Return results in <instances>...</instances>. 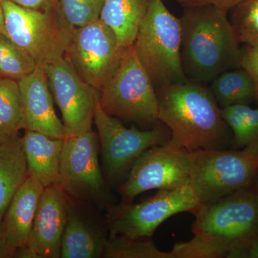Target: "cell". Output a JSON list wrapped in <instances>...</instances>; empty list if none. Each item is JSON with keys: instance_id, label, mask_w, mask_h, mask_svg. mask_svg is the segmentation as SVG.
Masks as SVG:
<instances>
[{"instance_id": "obj_12", "label": "cell", "mask_w": 258, "mask_h": 258, "mask_svg": "<svg viewBox=\"0 0 258 258\" xmlns=\"http://www.w3.org/2000/svg\"><path fill=\"white\" fill-rule=\"evenodd\" d=\"M190 152L164 145L144 151L134 163L118 192L124 203L152 189H174L189 184Z\"/></svg>"}, {"instance_id": "obj_19", "label": "cell", "mask_w": 258, "mask_h": 258, "mask_svg": "<svg viewBox=\"0 0 258 258\" xmlns=\"http://www.w3.org/2000/svg\"><path fill=\"white\" fill-rule=\"evenodd\" d=\"M151 0H105L100 20L113 30L122 49L135 42Z\"/></svg>"}, {"instance_id": "obj_21", "label": "cell", "mask_w": 258, "mask_h": 258, "mask_svg": "<svg viewBox=\"0 0 258 258\" xmlns=\"http://www.w3.org/2000/svg\"><path fill=\"white\" fill-rule=\"evenodd\" d=\"M210 90L220 108L249 105L256 100L253 81L242 67L219 75L212 81Z\"/></svg>"}, {"instance_id": "obj_25", "label": "cell", "mask_w": 258, "mask_h": 258, "mask_svg": "<svg viewBox=\"0 0 258 258\" xmlns=\"http://www.w3.org/2000/svg\"><path fill=\"white\" fill-rule=\"evenodd\" d=\"M37 64L32 57L0 32V79L20 81L31 74Z\"/></svg>"}, {"instance_id": "obj_10", "label": "cell", "mask_w": 258, "mask_h": 258, "mask_svg": "<svg viewBox=\"0 0 258 258\" xmlns=\"http://www.w3.org/2000/svg\"><path fill=\"white\" fill-rule=\"evenodd\" d=\"M98 141L91 129L74 137H64L60 181L68 196L108 210L114 205L98 160Z\"/></svg>"}, {"instance_id": "obj_2", "label": "cell", "mask_w": 258, "mask_h": 258, "mask_svg": "<svg viewBox=\"0 0 258 258\" xmlns=\"http://www.w3.org/2000/svg\"><path fill=\"white\" fill-rule=\"evenodd\" d=\"M227 13L212 5L184 8L181 61L189 81L211 83L225 71L241 67L240 42Z\"/></svg>"}, {"instance_id": "obj_8", "label": "cell", "mask_w": 258, "mask_h": 258, "mask_svg": "<svg viewBox=\"0 0 258 258\" xmlns=\"http://www.w3.org/2000/svg\"><path fill=\"white\" fill-rule=\"evenodd\" d=\"M202 206L191 185L174 189H159L138 204L122 202L107 210L109 237L152 238L158 227L169 217L181 212L195 214Z\"/></svg>"}, {"instance_id": "obj_23", "label": "cell", "mask_w": 258, "mask_h": 258, "mask_svg": "<svg viewBox=\"0 0 258 258\" xmlns=\"http://www.w3.org/2000/svg\"><path fill=\"white\" fill-rule=\"evenodd\" d=\"M0 125L11 137L25 129L23 99L15 80L0 79Z\"/></svg>"}, {"instance_id": "obj_29", "label": "cell", "mask_w": 258, "mask_h": 258, "mask_svg": "<svg viewBox=\"0 0 258 258\" xmlns=\"http://www.w3.org/2000/svg\"><path fill=\"white\" fill-rule=\"evenodd\" d=\"M242 60L241 67L245 70L253 81L258 101V48L244 45L241 47Z\"/></svg>"}, {"instance_id": "obj_18", "label": "cell", "mask_w": 258, "mask_h": 258, "mask_svg": "<svg viewBox=\"0 0 258 258\" xmlns=\"http://www.w3.org/2000/svg\"><path fill=\"white\" fill-rule=\"evenodd\" d=\"M21 139L30 175L45 188L59 184L64 139L27 129Z\"/></svg>"}, {"instance_id": "obj_32", "label": "cell", "mask_w": 258, "mask_h": 258, "mask_svg": "<svg viewBox=\"0 0 258 258\" xmlns=\"http://www.w3.org/2000/svg\"><path fill=\"white\" fill-rule=\"evenodd\" d=\"M14 257L7 241L3 220H0V258Z\"/></svg>"}, {"instance_id": "obj_5", "label": "cell", "mask_w": 258, "mask_h": 258, "mask_svg": "<svg viewBox=\"0 0 258 258\" xmlns=\"http://www.w3.org/2000/svg\"><path fill=\"white\" fill-rule=\"evenodd\" d=\"M194 216L193 235L216 242L228 252L249 249L258 241V191L249 187L202 205Z\"/></svg>"}, {"instance_id": "obj_11", "label": "cell", "mask_w": 258, "mask_h": 258, "mask_svg": "<svg viewBox=\"0 0 258 258\" xmlns=\"http://www.w3.org/2000/svg\"><path fill=\"white\" fill-rule=\"evenodd\" d=\"M126 50L100 19L74 28L64 56L85 82L101 91L119 66Z\"/></svg>"}, {"instance_id": "obj_24", "label": "cell", "mask_w": 258, "mask_h": 258, "mask_svg": "<svg viewBox=\"0 0 258 258\" xmlns=\"http://www.w3.org/2000/svg\"><path fill=\"white\" fill-rule=\"evenodd\" d=\"M103 258H174L171 252L158 248L152 238L132 239L108 236Z\"/></svg>"}, {"instance_id": "obj_31", "label": "cell", "mask_w": 258, "mask_h": 258, "mask_svg": "<svg viewBox=\"0 0 258 258\" xmlns=\"http://www.w3.org/2000/svg\"><path fill=\"white\" fill-rule=\"evenodd\" d=\"M19 6L38 11H48L54 9L57 5V0H8Z\"/></svg>"}, {"instance_id": "obj_6", "label": "cell", "mask_w": 258, "mask_h": 258, "mask_svg": "<svg viewBox=\"0 0 258 258\" xmlns=\"http://www.w3.org/2000/svg\"><path fill=\"white\" fill-rule=\"evenodd\" d=\"M189 184L202 205L250 187L258 176V146L241 151L198 150L190 152Z\"/></svg>"}, {"instance_id": "obj_27", "label": "cell", "mask_w": 258, "mask_h": 258, "mask_svg": "<svg viewBox=\"0 0 258 258\" xmlns=\"http://www.w3.org/2000/svg\"><path fill=\"white\" fill-rule=\"evenodd\" d=\"M105 0H57V7L64 20L78 28L100 18Z\"/></svg>"}, {"instance_id": "obj_4", "label": "cell", "mask_w": 258, "mask_h": 258, "mask_svg": "<svg viewBox=\"0 0 258 258\" xmlns=\"http://www.w3.org/2000/svg\"><path fill=\"white\" fill-rule=\"evenodd\" d=\"M99 105L107 114L128 123L151 128L161 123L157 91L134 45L100 91Z\"/></svg>"}, {"instance_id": "obj_17", "label": "cell", "mask_w": 258, "mask_h": 258, "mask_svg": "<svg viewBox=\"0 0 258 258\" xmlns=\"http://www.w3.org/2000/svg\"><path fill=\"white\" fill-rule=\"evenodd\" d=\"M44 189L38 180L29 176L13 197L3 217L7 241L14 257L15 252L28 244Z\"/></svg>"}, {"instance_id": "obj_7", "label": "cell", "mask_w": 258, "mask_h": 258, "mask_svg": "<svg viewBox=\"0 0 258 258\" xmlns=\"http://www.w3.org/2000/svg\"><path fill=\"white\" fill-rule=\"evenodd\" d=\"M5 34L19 47L44 67L63 57L74 28L67 23L58 8L38 11L1 0Z\"/></svg>"}, {"instance_id": "obj_1", "label": "cell", "mask_w": 258, "mask_h": 258, "mask_svg": "<svg viewBox=\"0 0 258 258\" xmlns=\"http://www.w3.org/2000/svg\"><path fill=\"white\" fill-rule=\"evenodd\" d=\"M156 91L159 121L170 131L166 145L188 152L226 149L230 128L210 88L189 81Z\"/></svg>"}, {"instance_id": "obj_28", "label": "cell", "mask_w": 258, "mask_h": 258, "mask_svg": "<svg viewBox=\"0 0 258 258\" xmlns=\"http://www.w3.org/2000/svg\"><path fill=\"white\" fill-rule=\"evenodd\" d=\"M171 252L174 258H222L228 250L216 242L194 235L188 242H176Z\"/></svg>"}, {"instance_id": "obj_20", "label": "cell", "mask_w": 258, "mask_h": 258, "mask_svg": "<svg viewBox=\"0 0 258 258\" xmlns=\"http://www.w3.org/2000/svg\"><path fill=\"white\" fill-rule=\"evenodd\" d=\"M29 176L22 139L14 136L0 144V220Z\"/></svg>"}, {"instance_id": "obj_30", "label": "cell", "mask_w": 258, "mask_h": 258, "mask_svg": "<svg viewBox=\"0 0 258 258\" xmlns=\"http://www.w3.org/2000/svg\"><path fill=\"white\" fill-rule=\"evenodd\" d=\"M175 1L184 8L212 5L228 13L242 0H175Z\"/></svg>"}, {"instance_id": "obj_15", "label": "cell", "mask_w": 258, "mask_h": 258, "mask_svg": "<svg viewBox=\"0 0 258 258\" xmlns=\"http://www.w3.org/2000/svg\"><path fill=\"white\" fill-rule=\"evenodd\" d=\"M23 99L25 129L64 139L62 120L56 115L45 71L37 66L18 81Z\"/></svg>"}, {"instance_id": "obj_26", "label": "cell", "mask_w": 258, "mask_h": 258, "mask_svg": "<svg viewBox=\"0 0 258 258\" xmlns=\"http://www.w3.org/2000/svg\"><path fill=\"white\" fill-rule=\"evenodd\" d=\"M230 12L240 43L258 48V0H242Z\"/></svg>"}, {"instance_id": "obj_3", "label": "cell", "mask_w": 258, "mask_h": 258, "mask_svg": "<svg viewBox=\"0 0 258 258\" xmlns=\"http://www.w3.org/2000/svg\"><path fill=\"white\" fill-rule=\"evenodd\" d=\"M181 42L180 18L163 0H151L133 45L156 90L189 81L181 66Z\"/></svg>"}, {"instance_id": "obj_14", "label": "cell", "mask_w": 258, "mask_h": 258, "mask_svg": "<svg viewBox=\"0 0 258 258\" xmlns=\"http://www.w3.org/2000/svg\"><path fill=\"white\" fill-rule=\"evenodd\" d=\"M68 218V195L60 184L44 189L35 213L28 244L15 257H60L61 241Z\"/></svg>"}, {"instance_id": "obj_13", "label": "cell", "mask_w": 258, "mask_h": 258, "mask_svg": "<svg viewBox=\"0 0 258 258\" xmlns=\"http://www.w3.org/2000/svg\"><path fill=\"white\" fill-rule=\"evenodd\" d=\"M43 69L62 114L64 137H77L91 130L100 91L81 79L66 56Z\"/></svg>"}, {"instance_id": "obj_22", "label": "cell", "mask_w": 258, "mask_h": 258, "mask_svg": "<svg viewBox=\"0 0 258 258\" xmlns=\"http://www.w3.org/2000/svg\"><path fill=\"white\" fill-rule=\"evenodd\" d=\"M222 118L232 131V143L237 148L258 146V108L237 105L220 108Z\"/></svg>"}, {"instance_id": "obj_34", "label": "cell", "mask_w": 258, "mask_h": 258, "mask_svg": "<svg viewBox=\"0 0 258 258\" xmlns=\"http://www.w3.org/2000/svg\"><path fill=\"white\" fill-rule=\"evenodd\" d=\"M0 32L5 33L4 11H3L1 0H0Z\"/></svg>"}, {"instance_id": "obj_35", "label": "cell", "mask_w": 258, "mask_h": 258, "mask_svg": "<svg viewBox=\"0 0 258 258\" xmlns=\"http://www.w3.org/2000/svg\"><path fill=\"white\" fill-rule=\"evenodd\" d=\"M11 136L7 133L3 129V127L0 125V144L4 143L7 141L9 140L11 138Z\"/></svg>"}, {"instance_id": "obj_33", "label": "cell", "mask_w": 258, "mask_h": 258, "mask_svg": "<svg viewBox=\"0 0 258 258\" xmlns=\"http://www.w3.org/2000/svg\"><path fill=\"white\" fill-rule=\"evenodd\" d=\"M248 257L258 258V241H256L249 246Z\"/></svg>"}, {"instance_id": "obj_16", "label": "cell", "mask_w": 258, "mask_h": 258, "mask_svg": "<svg viewBox=\"0 0 258 258\" xmlns=\"http://www.w3.org/2000/svg\"><path fill=\"white\" fill-rule=\"evenodd\" d=\"M108 239L104 227L86 216L75 200L68 196V218L60 257H103Z\"/></svg>"}, {"instance_id": "obj_9", "label": "cell", "mask_w": 258, "mask_h": 258, "mask_svg": "<svg viewBox=\"0 0 258 258\" xmlns=\"http://www.w3.org/2000/svg\"><path fill=\"white\" fill-rule=\"evenodd\" d=\"M94 123L101 147L103 171L111 184L124 181L134 163L144 151L164 145L170 139V131L163 123L146 130L127 128L121 120L107 114L99 104Z\"/></svg>"}]
</instances>
